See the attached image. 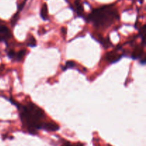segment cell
<instances>
[{"label":"cell","mask_w":146,"mask_h":146,"mask_svg":"<svg viewBox=\"0 0 146 146\" xmlns=\"http://www.w3.org/2000/svg\"><path fill=\"white\" fill-rule=\"evenodd\" d=\"M26 54V51L25 50H21V51H19L18 53H17L15 55V59L17 61H21L23 59V58L24 57Z\"/></svg>","instance_id":"9c48e42d"},{"label":"cell","mask_w":146,"mask_h":146,"mask_svg":"<svg viewBox=\"0 0 146 146\" xmlns=\"http://www.w3.org/2000/svg\"><path fill=\"white\" fill-rule=\"evenodd\" d=\"M27 45H28L29 46L31 47L36 46V41L35 38H34V37H31L30 38H29L28 42H27Z\"/></svg>","instance_id":"8fae6325"},{"label":"cell","mask_w":146,"mask_h":146,"mask_svg":"<svg viewBox=\"0 0 146 146\" xmlns=\"http://www.w3.org/2000/svg\"><path fill=\"white\" fill-rule=\"evenodd\" d=\"M122 56L119 55V54H116L115 52L113 51V52H109L106 55V59L111 64H113V63L117 62L119 61L121 58Z\"/></svg>","instance_id":"277c9868"},{"label":"cell","mask_w":146,"mask_h":146,"mask_svg":"<svg viewBox=\"0 0 146 146\" xmlns=\"http://www.w3.org/2000/svg\"><path fill=\"white\" fill-rule=\"evenodd\" d=\"M74 146H82L81 145H79V144H78V145H74Z\"/></svg>","instance_id":"9a60e30c"},{"label":"cell","mask_w":146,"mask_h":146,"mask_svg":"<svg viewBox=\"0 0 146 146\" xmlns=\"http://www.w3.org/2000/svg\"><path fill=\"white\" fill-rule=\"evenodd\" d=\"M26 1H27V0H26Z\"/></svg>","instance_id":"2e32d148"},{"label":"cell","mask_w":146,"mask_h":146,"mask_svg":"<svg viewBox=\"0 0 146 146\" xmlns=\"http://www.w3.org/2000/svg\"><path fill=\"white\" fill-rule=\"evenodd\" d=\"M143 58H142V59H141V64H143V65H144V64H145V56H143Z\"/></svg>","instance_id":"5bb4252c"},{"label":"cell","mask_w":146,"mask_h":146,"mask_svg":"<svg viewBox=\"0 0 146 146\" xmlns=\"http://www.w3.org/2000/svg\"><path fill=\"white\" fill-rule=\"evenodd\" d=\"M15 55H16V53L14 52V51H12V50H10V51L8 52V56L10 58H12V59L15 58Z\"/></svg>","instance_id":"4fadbf2b"},{"label":"cell","mask_w":146,"mask_h":146,"mask_svg":"<svg viewBox=\"0 0 146 146\" xmlns=\"http://www.w3.org/2000/svg\"><path fill=\"white\" fill-rule=\"evenodd\" d=\"M18 108L23 125L31 133L41 129L43 125L41 119L44 116V112L41 108L32 103L27 106H18Z\"/></svg>","instance_id":"6da1fadb"},{"label":"cell","mask_w":146,"mask_h":146,"mask_svg":"<svg viewBox=\"0 0 146 146\" xmlns=\"http://www.w3.org/2000/svg\"><path fill=\"white\" fill-rule=\"evenodd\" d=\"M41 128L48 131H56L59 129V126L56 123H43Z\"/></svg>","instance_id":"5b68a950"},{"label":"cell","mask_w":146,"mask_h":146,"mask_svg":"<svg viewBox=\"0 0 146 146\" xmlns=\"http://www.w3.org/2000/svg\"><path fill=\"white\" fill-rule=\"evenodd\" d=\"M41 17L44 20H48V8L46 4H44L41 7Z\"/></svg>","instance_id":"ba28073f"},{"label":"cell","mask_w":146,"mask_h":146,"mask_svg":"<svg viewBox=\"0 0 146 146\" xmlns=\"http://www.w3.org/2000/svg\"><path fill=\"white\" fill-rule=\"evenodd\" d=\"M75 4V9L77 14H78V16H82L83 13H84V8H83L82 4L80 2L79 0H76V1H75V4Z\"/></svg>","instance_id":"52a82bcc"},{"label":"cell","mask_w":146,"mask_h":146,"mask_svg":"<svg viewBox=\"0 0 146 146\" xmlns=\"http://www.w3.org/2000/svg\"><path fill=\"white\" fill-rule=\"evenodd\" d=\"M143 56V49L141 48H140V47H137L133 51L131 56H132V58L133 59H137V58H141Z\"/></svg>","instance_id":"8992f818"},{"label":"cell","mask_w":146,"mask_h":146,"mask_svg":"<svg viewBox=\"0 0 146 146\" xmlns=\"http://www.w3.org/2000/svg\"><path fill=\"white\" fill-rule=\"evenodd\" d=\"M119 19V15L113 5L104 6L96 9L88 15V19L96 27H108Z\"/></svg>","instance_id":"7a4b0ae2"},{"label":"cell","mask_w":146,"mask_h":146,"mask_svg":"<svg viewBox=\"0 0 146 146\" xmlns=\"http://www.w3.org/2000/svg\"><path fill=\"white\" fill-rule=\"evenodd\" d=\"M11 37V33L8 27L4 25H0V41H6Z\"/></svg>","instance_id":"3957f363"},{"label":"cell","mask_w":146,"mask_h":146,"mask_svg":"<svg viewBox=\"0 0 146 146\" xmlns=\"http://www.w3.org/2000/svg\"><path fill=\"white\" fill-rule=\"evenodd\" d=\"M19 18V16H18V13H17L16 14H14V17H13V19H11V24H12V26H14V24L17 23V19Z\"/></svg>","instance_id":"7c38bea8"},{"label":"cell","mask_w":146,"mask_h":146,"mask_svg":"<svg viewBox=\"0 0 146 146\" xmlns=\"http://www.w3.org/2000/svg\"><path fill=\"white\" fill-rule=\"evenodd\" d=\"M75 65H76V64L74 62V61H68L66 63L65 66H63V70H64V71H65V70L68 69V68H74V67L75 66Z\"/></svg>","instance_id":"30bf717a"}]
</instances>
